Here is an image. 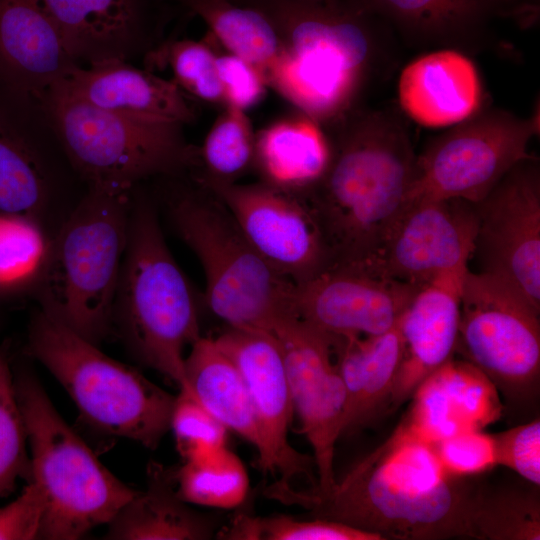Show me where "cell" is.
<instances>
[{
  "mask_svg": "<svg viewBox=\"0 0 540 540\" xmlns=\"http://www.w3.org/2000/svg\"><path fill=\"white\" fill-rule=\"evenodd\" d=\"M468 269L465 266L442 273L420 286L400 316L404 352L387 412L411 398L430 374L453 358Z\"/></svg>",
  "mask_w": 540,
  "mask_h": 540,
  "instance_id": "obj_20",
  "label": "cell"
},
{
  "mask_svg": "<svg viewBox=\"0 0 540 540\" xmlns=\"http://www.w3.org/2000/svg\"><path fill=\"white\" fill-rule=\"evenodd\" d=\"M360 1L408 44L465 54L478 52L488 44L490 18L507 7L503 0Z\"/></svg>",
  "mask_w": 540,
  "mask_h": 540,
  "instance_id": "obj_25",
  "label": "cell"
},
{
  "mask_svg": "<svg viewBox=\"0 0 540 540\" xmlns=\"http://www.w3.org/2000/svg\"><path fill=\"white\" fill-rule=\"evenodd\" d=\"M87 188L41 99L0 85V211L34 219L52 239Z\"/></svg>",
  "mask_w": 540,
  "mask_h": 540,
  "instance_id": "obj_10",
  "label": "cell"
},
{
  "mask_svg": "<svg viewBox=\"0 0 540 540\" xmlns=\"http://www.w3.org/2000/svg\"><path fill=\"white\" fill-rule=\"evenodd\" d=\"M331 144L324 127L297 113L272 122L255 136L254 167L260 182L302 195L326 172Z\"/></svg>",
  "mask_w": 540,
  "mask_h": 540,
  "instance_id": "obj_28",
  "label": "cell"
},
{
  "mask_svg": "<svg viewBox=\"0 0 540 540\" xmlns=\"http://www.w3.org/2000/svg\"><path fill=\"white\" fill-rule=\"evenodd\" d=\"M173 228L198 257L204 301L228 327L270 332L295 317V285L252 247L226 205L190 175L168 177Z\"/></svg>",
  "mask_w": 540,
  "mask_h": 540,
  "instance_id": "obj_6",
  "label": "cell"
},
{
  "mask_svg": "<svg viewBox=\"0 0 540 540\" xmlns=\"http://www.w3.org/2000/svg\"><path fill=\"white\" fill-rule=\"evenodd\" d=\"M217 527L215 519L190 508L179 497L175 468L152 461L147 466L146 489L120 508L108 523L104 538L207 540L216 536Z\"/></svg>",
  "mask_w": 540,
  "mask_h": 540,
  "instance_id": "obj_27",
  "label": "cell"
},
{
  "mask_svg": "<svg viewBox=\"0 0 540 540\" xmlns=\"http://www.w3.org/2000/svg\"><path fill=\"white\" fill-rule=\"evenodd\" d=\"M187 390L227 429L259 445V432L247 387L233 361L214 339L200 337L184 361Z\"/></svg>",
  "mask_w": 540,
  "mask_h": 540,
  "instance_id": "obj_29",
  "label": "cell"
},
{
  "mask_svg": "<svg viewBox=\"0 0 540 540\" xmlns=\"http://www.w3.org/2000/svg\"><path fill=\"white\" fill-rule=\"evenodd\" d=\"M237 3L261 11L281 41L269 87L323 127L358 107L382 56L380 19L360 0Z\"/></svg>",
  "mask_w": 540,
  "mask_h": 540,
  "instance_id": "obj_3",
  "label": "cell"
},
{
  "mask_svg": "<svg viewBox=\"0 0 540 540\" xmlns=\"http://www.w3.org/2000/svg\"><path fill=\"white\" fill-rule=\"evenodd\" d=\"M179 390L171 415L170 429L182 459H202L225 447L228 429L188 390Z\"/></svg>",
  "mask_w": 540,
  "mask_h": 540,
  "instance_id": "obj_38",
  "label": "cell"
},
{
  "mask_svg": "<svg viewBox=\"0 0 540 540\" xmlns=\"http://www.w3.org/2000/svg\"><path fill=\"white\" fill-rule=\"evenodd\" d=\"M522 1H525V0H503V2L509 6V5H512V3H515V2H522Z\"/></svg>",
  "mask_w": 540,
  "mask_h": 540,
  "instance_id": "obj_43",
  "label": "cell"
},
{
  "mask_svg": "<svg viewBox=\"0 0 540 540\" xmlns=\"http://www.w3.org/2000/svg\"><path fill=\"white\" fill-rule=\"evenodd\" d=\"M242 375L254 410L259 445L257 465L276 476L275 483L293 485L304 476L314 481L313 456L289 442L294 412L283 354L274 333L261 329L232 328L214 339Z\"/></svg>",
  "mask_w": 540,
  "mask_h": 540,
  "instance_id": "obj_14",
  "label": "cell"
},
{
  "mask_svg": "<svg viewBox=\"0 0 540 540\" xmlns=\"http://www.w3.org/2000/svg\"><path fill=\"white\" fill-rule=\"evenodd\" d=\"M176 490L187 503L231 509L240 505L249 478L240 458L225 447L175 468Z\"/></svg>",
  "mask_w": 540,
  "mask_h": 540,
  "instance_id": "obj_33",
  "label": "cell"
},
{
  "mask_svg": "<svg viewBox=\"0 0 540 540\" xmlns=\"http://www.w3.org/2000/svg\"><path fill=\"white\" fill-rule=\"evenodd\" d=\"M49 90L122 115L184 125L196 119L187 96L173 80L123 60L77 66Z\"/></svg>",
  "mask_w": 540,
  "mask_h": 540,
  "instance_id": "obj_23",
  "label": "cell"
},
{
  "mask_svg": "<svg viewBox=\"0 0 540 540\" xmlns=\"http://www.w3.org/2000/svg\"><path fill=\"white\" fill-rule=\"evenodd\" d=\"M403 352L399 320L378 335L337 338V364L346 395L341 436L360 431L388 410Z\"/></svg>",
  "mask_w": 540,
  "mask_h": 540,
  "instance_id": "obj_26",
  "label": "cell"
},
{
  "mask_svg": "<svg viewBox=\"0 0 540 540\" xmlns=\"http://www.w3.org/2000/svg\"><path fill=\"white\" fill-rule=\"evenodd\" d=\"M45 508L43 489L29 481L16 499L0 507V540L39 539Z\"/></svg>",
  "mask_w": 540,
  "mask_h": 540,
  "instance_id": "obj_42",
  "label": "cell"
},
{
  "mask_svg": "<svg viewBox=\"0 0 540 540\" xmlns=\"http://www.w3.org/2000/svg\"><path fill=\"white\" fill-rule=\"evenodd\" d=\"M51 240L34 219L0 211V304L32 295L46 264Z\"/></svg>",
  "mask_w": 540,
  "mask_h": 540,
  "instance_id": "obj_32",
  "label": "cell"
},
{
  "mask_svg": "<svg viewBox=\"0 0 540 540\" xmlns=\"http://www.w3.org/2000/svg\"><path fill=\"white\" fill-rule=\"evenodd\" d=\"M25 352L47 368L100 432L155 449L170 429L175 395L40 309L31 318Z\"/></svg>",
  "mask_w": 540,
  "mask_h": 540,
  "instance_id": "obj_7",
  "label": "cell"
},
{
  "mask_svg": "<svg viewBox=\"0 0 540 540\" xmlns=\"http://www.w3.org/2000/svg\"><path fill=\"white\" fill-rule=\"evenodd\" d=\"M1 305V304H0Z\"/></svg>",
  "mask_w": 540,
  "mask_h": 540,
  "instance_id": "obj_45",
  "label": "cell"
},
{
  "mask_svg": "<svg viewBox=\"0 0 540 540\" xmlns=\"http://www.w3.org/2000/svg\"><path fill=\"white\" fill-rule=\"evenodd\" d=\"M401 420L422 440L435 444L459 433L483 430L500 419L497 386L467 360L451 358L414 391Z\"/></svg>",
  "mask_w": 540,
  "mask_h": 540,
  "instance_id": "obj_21",
  "label": "cell"
},
{
  "mask_svg": "<svg viewBox=\"0 0 540 540\" xmlns=\"http://www.w3.org/2000/svg\"><path fill=\"white\" fill-rule=\"evenodd\" d=\"M432 445L445 472L454 477L474 476L497 466L493 434L482 430L459 433Z\"/></svg>",
  "mask_w": 540,
  "mask_h": 540,
  "instance_id": "obj_40",
  "label": "cell"
},
{
  "mask_svg": "<svg viewBox=\"0 0 540 540\" xmlns=\"http://www.w3.org/2000/svg\"><path fill=\"white\" fill-rule=\"evenodd\" d=\"M473 255L482 272L515 286L540 310V167L535 156L515 165L475 204Z\"/></svg>",
  "mask_w": 540,
  "mask_h": 540,
  "instance_id": "obj_13",
  "label": "cell"
},
{
  "mask_svg": "<svg viewBox=\"0 0 540 540\" xmlns=\"http://www.w3.org/2000/svg\"><path fill=\"white\" fill-rule=\"evenodd\" d=\"M273 333L281 346L294 411L313 449L315 487L328 490L336 481L335 445L341 437L346 398L337 364V337L295 317Z\"/></svg>",
  "mask_w": 540,
  "mask_h": 540,
  "instance_id": "obj_15",
  "label": "cell"
},
{
  "mask_svg": "<svg viewBox=\"0 0 540 540\" xmlns=\"http://www.w3.org/2000/svg\"><path fill=\"white\" fill-rule=\"evenodd\" d=\"M226 1H231V2H240V1H243V0H226Z\"/></svg>",
  "mask_w": 540,
  "mask_h": 540,
  "instance_id": "obj_44",
  "label": "cell"
},
{
  "mask_svg": "<svg viewBox=\"0 0 540 540\" xmlns=\"http://www.w3.org/2000/svg\"><path fill=\"white\" fill-rule=\"evenodd\" d=\"M255 136L245 111L223 107L198 147L191 177L206 187L237 183L253 170Z\"/></svg>",
  "mask_w": 540,
  "mask_h": 540,
  "instance_id": "obj_31",
  "label": "cell"
},
{
  "mask_svg": "<svg viewBox=\"0 0 540 540\" xmlns=\"http://www.w3.org/2000/svg\"><path fill=\"white\" fill-rule=\"evenodd\" d=\"M216 536L228 540H382L376 534L326 519L257 517L245 513L236 514L219 528Z\"/></svg>",
  "mask_w": 540,
  "mask_h": 540,
  "instance_id": "obj_36",
  "label": "cell"
},
{
  "mask_svg": "<svg viewBox=\"0 0 540 540\" xmlns=\"http://www.w3.org/2000/svg\"><path fill=\"white\" fill-rule=\"evenodd\" d=\"M81 66L38 0H0V85L39 98Z\"/></svg>",
  "mask_w": 540,
  "mask_h": 540,
  "instance_id": "obj_22",
  "label": "cell"
},
{
  "mask_svg": "<svg viewBox=\"0 0 540 540\" xmlns=\"http://www.w3.org/2000/svg\"><path fill=\"white\" fill-rule=\"evenodd\" d=\"M73 168L87 187L134 188L189 175L198 147L184 124L106 111L54 90L40 97Z\"/></svg>",
  "mask_w": 540,
  "mask_h": 540,
  "instance_id": "obj_9",
  "label": "cell"
},
{
  "mask_svg": "<svg viewBox=\"0 0 540 540\" xmlns=\"http://www.w3.org/2000/svg\"><path fill=\"white\" fill-rule=\"evenodd\" d=\"M477 489L443 469L433 445L401 421L391 436L325 491L271 483L263 495L385 539L468 537Z\"/></svg>",
  "mask_w": 540,
  "mask_h": 540,
  "instance_id": "obj_1",
  "label": "cell"
},
{
  "mask_svg": "<svg viewBox=\"0 0 540 540\" xmlns=\"http://www.w3.org/2000/svg\"><path fill=\"white\" fill-rule=\"evenodd\" d=\"M14 384L31 456V480L46 496L39 539L76 540L108 524L137 492L114 476L59 415L25 366Z\"/></svg>",
  "mask_w": 540,
  "mask_h": 540,
  "instance_id": "obj_8",
  "label": "cell"
},
{
  "mask_svg": "<svg viewBox=\"0 0 540 540\" xmlns=\"http://www.w3.org/2000/svg\"><path fill=\"white\" fill-rule=\"evenodd\" d=\"M468 537L485 540H539L537 495L521 491L477 489L468 521Z\"/></svg>",
  "mask_w": 540,
  "mask_h": 540,
  "instance_id": "obj_34",
  "label": "cell"
},
{
  "mask_svg": "<svg viewBox=\"0 0 540 540\" xmlns=\"http://www.w3.org/2000/svg\"><path fill=\"white\" fill-rule=\"evenodd\" d=\"M324 129L328 168L299 197L318 226L329 268L366 271L407 206L417 155L390 112L357 107Z\"/></svg>",
  "mask_w": 540,
  "mask_h": 540,
  "instance_id": "obj_2",
  "label": "cell"
},
{
  "mask_svg": "<svg viewBox=\"0 0 540 540\" xmlns=\"http://www.w3.org/2000/svg\"><path fill=\"white\" fill-rule=\"evenodd\" d=\"M199 16L227 51L249 61L268 78L282 56L279 36L258 9L226 0H168Z\"/></svg>",
  "mask_w": 540,
  "mask_h": 540,
  "instance_id": "obj_30",
  "label": "cell"
},
{
  "mask_svg": "<svg viewBox=\"0 0 540 540\" xmlns=\"http://www.w3.org/2000/svg\"><path fill=\"white\" fill-rule=\"evenodd\" d=\"M206 36L215 50L217 72L226 106L247 112L266 95L269 86L265 75L249 61L225 50L209 32Z\"/></svg>",
  "mask_w": 540,
  "mask_h": 540,
  "instance_id": "obj_39",
  "label": "cell"
},
{
  "mask_svg": "<svg viewBox=\"0 0 540 540\" xmlns=\"http://www.w3.org/2000/svg\"><path fill=\"white\" fill-rule=\"evenodd\" d=\"M539 313L505 279L468 269L456 350L509 395L528 396L540 376Z\"/></svg>",
  "mask_w": 540,
  "mask_h": 540,
  "instance_id": "obj_12",
  "label": "cell"
},
{
  "mask_svg": "<svg viewBox=\"0 0 540 540\" xmlns=\"http://www.w3.org/2000/svg\"><path fill=\"white\" fill-rule=\"evenodd\" d=\"M134 189L87 188L52 238L32 293L40 310L96 345L112 331Z\"/></svg>",
  "mask_w": 540,
  "mask_h": 540,
  "instance_id": "obj_5",
  "label": "cell"
},
{
  "mask_svg": "<svg viewBox=\"0 0 540 540\" xmlns=\"http://www.w3.org/2000/svg\"><path fill=\"white\" fill-rule=\"evenodd\" d=\"M27 431L18 403L8 346H0V499L19 478L31 480Z\"/></svg>",
  "mask_w": 540,
  "mask_h": 540,
  "instance_id": "obj_37",
  "label": "cell"
},
{
  "mask_svg": "<svg viewBox=\"0 0 540 540\" xmlns=\"http://www.w3.org/2000/svg\"><path fill=\"white\" fill-rule=\"evenodd\" d=\"M143 61L151 71L169 67L172 80L186 96L210 105L226 106L215 50L207 36L199 41L169 37Z\"/></svg>",
  "mask_w": 540,
  "mask_h": 540,
  "instance_id": "obj_35",
  "label": "cell"
},
{
  "mask_svg": "<svg viewBox=\"0 0 540 540\" xmlns=\"http://www.w3.org/2000/svg\"><path fill=\"white\" fill-rule=\"evenodd\" d=\"M81 66L143 60L168 38L178 6L168 0H38Z\"/></svg>",
  "mask_w": 540,
  "mask_h": 540,
  "instance_id": "obj_18",
  "label": "cell"
},
{
  "mask_svg": "<svg viewBox=\"0 0 540 540\" xmlns=\"http://www.w3.org/2000/svg\"><path fill=\"white\" fill-rule=\"evenodd\" d=\"M114 328L137 361L187 390L184 350L201 337L197 299L140 185L133 192L112 308Z\"/></svg>",
  "mask_w": 540,
  "mask_h": 540,
  "instance_id": "obj_4",
  "label": "cell"
},
{
  "mask_svg": "<svg viewBox=\"0 0 540 540\" xmlns=\"http://www.w3.org/2000/svg\"><path fill=\"white\" fill-rule=\"evenodd\" d=\"M538 131L535 116L482 108L434 138L416 157L408 202H480L515 165L533 157L529 145Z\"/></svg>",
  "mask_w": 540,
  "mask_h": 540,
  "instance_id": "obj_11",
  "label": "cell"
},
{
  "mask_svg": "<svg viewBox=\"0 0 540 540\" xmlns=\"http://www.w3.org/2000/svg\"><path fill=\"white\" fill-rule=\"evenodd\" d=\"M496 464L518 473L525 480L540 485L539 418L506 431L493 434Z\"/></svg>",
  "mask_w": 540,
  "mask_h": 540,
  "instance_id": "obj_41",
  "label": "cell"
},
{
  "mask_svg": "<svg viewBox=\"0 0 540 540\" xmlns=\"http://www.w3.org/2000/svg\"><path fill=\"white\" fill-rule=\"evenodd\" d=\"M418 288L351 268H329L296 286L293 313L333 336H374L399 320Z\"/></svg>",
  "mask_w": 540,
  "mask_h": 540,
  "instance_id": "obj_19",
  "label": "cell"
},
{
  "mask_svg": "<svg viewBox=\"0 0 540 540\" xmlns=\"http://www.w3.org/2000/svg\"><path fill=\"white\" fill-rule=\"evenodd\" d=\"M402 110L418 124L445 128L459 124L483 106V88L467 54L437 49L410 62L398 81Z\"/></svg>",
  "mask_w": 540,
  "mask_h": 540,
  "instance_id": "obj_24",
  "label": "cell"
},
{
  "mask_svg": "<svg viewBox=\"0 0 540 540\" xmlns=\"http://www.w3.org/2000/svg\"><path fill=\"white\" fill-rule=\"evenodd\" d=\"M476 232L475 204L460 199L413 200L365 272L419 288L442 273L468 266Z\"/></svg>",
  "mask_w": 540,
  "mask_h": 540,
  "instance_id": "obj_17",
  "label": "cell"
},
{
  "mask_svg": "<svg viewBox=\"0 0 540 540\" xmlns=\"http://www.w3.org/2000/svg\"><path fill=\"white\" fill-rule=\"evenodd\" d=\"M207 188L226 205L258 254L295 286L329 268L318 226L299 196L260 181Z\"/></svg>",
  "mask_w": 540,
  "mask_h": 540,
  "instance_id": "obj_16",
  "label": "cell"
}]
</instances>
